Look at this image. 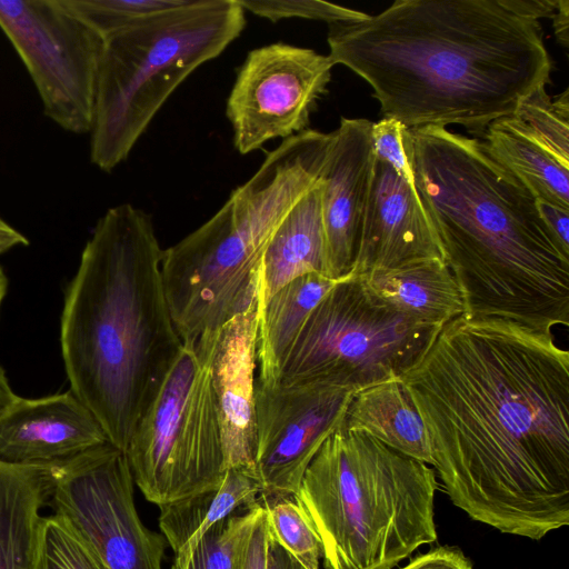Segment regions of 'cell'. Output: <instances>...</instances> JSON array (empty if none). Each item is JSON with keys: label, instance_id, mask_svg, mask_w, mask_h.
<instances>
[{"label": "cell", "instance_id": "obj_1", "mask_svg": "<svg viewBox=\"0 0 569 569\" xmlns=\"http://www.w3.org/2000/svg\"><path fill=\"white\" fill-rule=\"evenodd\" d=\"M399 379L456 507L532 540L569 525V352L552 333L460 316Z\"/></svg>", "mask_w": 569, "mask_h": 569}, {"label": "cell", "instance_id": "obj_2", "mask_svg": "<svg viewBox=\"0 0 569 569\" xmlns=\"http://www.w3.org/2000/svg\"><path fill=\"white\" fill-rule=\"evenodd\" d=\"M335 64L373 90L407 129L459 124L482 136L550 81L539 21L503 0H397L359 22L329 24Z\"/></svg>", "mask_w": 569, "mask_h": 569}, {"label": "cell", "instance_id": "obj_3", "mask_svg": "<svg viewBox=\"0 0 569 569\" xmlns=\"http://www.w3.org/2000/svg\"><path fill=\"white\" fill-rule=\"evenodd\" d=\"M422 204L465 301V316L539 332L569 326V250L535 197L478 138L445 127L403 130Z\"/></svg>", "mask_w": 569, "mask_h": 569}, {"label": "cell", "instance_id": "obj_4", "mask_svg": "<svg viewBox=\"0 0 569 569\" xmlns=\"http://www.w3.org/2000/svg\"><path fill=\"white\" fill-rule=\"evenodd\" d=\"M152 218L130 203L98 220L67 288L60 343L72 393L126 451L178 357Z\"/></svg>", "mask_w": 569, "mask_h": 569}, {"label": "cell", "instance_id": "obj_5", "mask_svg": "<svg viewBox=\"0 0 569 569\" xmlns=\"http://www.w3.org/2000/svg\"><path fill=\"white\" fill-rule=\"evenodd\" d=\"M330 141L331 132L313 129L282 140L208 221L163 250L164 292L182 343L218 331L257 301L267 243L320 179Z\"/></svg>", "mask_w": 569, "mask_h": 569}, {"label": "cell", "instance_id": "obj_6", "mask_svg": "<svg viewBox=\"0 0 569 569\" xmlns=\"http://www.w3.org/2000/svg\"><path fill=\"white\" fill-rule=\"evenodd\" d=\"M436 472L376 438L339 429L306 469L296 500L326 569H392L437 541Z\"/></svg>", "mask_w": 569, "mask_h": 569}, {"label": "cell", "instance_id": "obj_7", "mask_svg": "<svg viewBox=\"0 0 569 569\" xmlns=\"http://www.w3.org/2000/svg\"><path fill=\"white\" fill-rule=\"evenodd\" d=\"M246 26L238 0H189L103 39L90 160L123 162L184 79L217 58Z\"/></svg>", "mask_w": 569, "mask_h": 569}, {"label": "cell", "instance_id": "obj_8", "mask_svg": "<svg viewBox=\"0 0 569 569\" xmlns=\"http://www.w3.org/2000/svg\"><path fill=\"white\" fill-rule=\"evenodd\" d=\"M217 332L182 343L124 451L133 482L158 507L217 488L224 477L210 369Z\"/></svg>", "mask_w": 569, "mask_h": 569}, {"label": "cell", "instance_id": "obj_9", "mask_svg": "<svg viewBox=\"0 0 569 569\" xmlns=\"http://www.w3.org/2000/svg\"><path fill=\"white\" fill-rule=\"evenodd\" d=\"M440 329L392 309L351 273L308 316L286 358L280 382L361 390L399 379Z\"/></svg>", "mask_w": 569, "mask_h": 569}, {"label": "cell", "instance_id": "obj_10", "mask_svg": "<svg viewBox=\"0 0 569 569\" xmlns=\"http://www.w3.org/2000/svg\"><path fill=\"white\" fill-rule=\"evenodd\" d=\"M0 29L26 66L44 114L90 133L103 38L67 0H0Z\"/></svg>", "mask_w": 569, "mask_h": 569}, {"label": "cell", "instance_id": "obj_11", "mask_svg": "<svg viewBox=\"0 0 569 569\" xmlns=\"http://www.w3.org/2000/svg\"><path fill=\"white\" fill-rule=\"evenodd\" d=\"M126 452L112 443L53 467L49 503L104 569H162L166 539L141 521Z\"/></svg>", "mask_w": 569, "mask_h": 569}, {"label": "cell", "instance_id": "obj_12", "mask_svg": "<svg viewBox=\"0 0 569 569\" xmlns=\"http://www.w3.org/2000/svg\"><path fill=\"white\" fill-rule=\"evenodd\" d=\"M335 63L312 49L277 42L251 50L227 100L233 144L248 154L308 129Z\"/></svg>", "mask_w": 569, "mask_h": 569}, {"label": "cell", "instance_id": "obj_13", "mask_svg": "<svg viewBox=\"0 0 569 569\" xmlns=\"http://www.w3.org/2000/svg\"><path fill=\"white\" fill-rule=\"evenodd\" d=\"M357 389L256 380L254 476L262 495H295L323 442L345 427Z\"/></svg>", "mask_w": 569, "mask_h": 569}, {"label": "cell", "instance_id": "obj_14", "mask_svg": "<svg viewBox=\"0 0 569 569\" xmlns=\"http://www.w3.org/2000/svg\"><path fill=\"white\" fill-rule=\"evenodd\" d=\"M372 122L341 118L320 176L325 272L331 280L352 273L373 170Z\"/></svg>", "mask_w": 569, "mask_h": 569}, {"label": "cell", "instance_id": "obj_15", "mask_svg": "<svg viewBox=\"0 0 569 569\" xmlns=\"http://www.w3.org/2000/svg\"><path fill=\"white\" fill-rule=\"evenodd\" d=\"M431 259L446 262L415 182L375 157L352 273L365 274Z\"/></svg>", "mask_w": 569, "mask_h": 569}, {"label": "cell", "instance_id": "obj_16", "mask_svg": "<svg viewBox=\"0 0 569 569\" xmlns=\"http://www.w3.org/2000/svg\"><path fill=\"white\" fill-rule=\"evenodd\" d=\"M257 335L258 299L218 330L210 352L226 470L240 468L253 475Z\"/></svg>", "mask_w": 569, "mask_h": 569}, {"label": "cell", "instance_id": "obj_17", "mask_svg": "<svg viewBox=\"0 0 569 569\" xmlns=\"http://www.w3.org/2000/svg\"><path fill=\"white\" fill-rule=\"evenodd\" d=\"M107 442L97 418L71 390L18 396L0 417V460L8 463L60 465Z\"/></svg>", "mask_w": 569, "mask_h": 569}, {"label": "cell", "instance_id": "obj_18", "mask_svg": "<svg viewBox=\"0 0 569 569\" xmlns=\"http://www.w3.org/2000/svg\"><path fill=\"white\" fill-rule=\"evenodd\" d=\"M358 276L373 297L427 326L442 328L465 316L460 287L442 260H422Z\"/></svg>", "mask_w": 569, "mask_h": 569}, {"label": "cell", "instance_id": "obj_19", "mask_svg": "<svg viewBox=\"0 0 569 569\" xmlns=\"http://www.w3.org/2000/svg\"><path fill=\"white\" fill-rule=\"evenodd\" d=\"M320 179L291 208L272 233L258 271V305L292 280L325 272Z\"/></svg>", "mask_w": 569, "mask_h": 569}, {"label": "cell", "instance_id": "obj_20", "mask_svg": "<svg viewBox=\"0 0 569 569\" xmlns=\"http://www.w3.org/2000/svg\"><path fill=\"white\" fill-rule=\"evenodd\" d=\"M54 466L0 460V569H29Z\"/></svg>", "mask_w": 569, "mask_h": 569}, {"label": "cell", "instance_id": "obj_21", "mask_svg": "<svg viewBox=\"0 0 569 569\" xmlns=\"http://www.w3.org/2000/svg\"><path fill=\"white\" fill-rule=\"evenodd\" d=\"M260 495L253 473L230 468L217 488L160 506L159 527L174 553L173 565H183L213 525L253 506Z\"/></svg>", "mask_w": 569, "mask_h": 569}, {"label": "cell", "instance_id": "obj_22", "mask_svg": "<svg viewBox=\"0 0 569 569\" xmlns=\"http://www.w3.org/2000/svg\"><path fill=\"white\" fill-rule=\"evenodd\" d=\"M320 273L301 276L258 305L256 359L262 385L280 382L286 358L310 312L338 282Z\"/></svg>", "mask_w": 569, "mask_h": 569}, {"label": "cell", "instance_id": "obj_23", "mask_svg": "<svg viewBox=\"0 0 569 569\" xmlns=\"http://www.w3.org/2000/svg\"><path fill=\"white\" fill-rule=\"evenodd\" d=\"M343 428L367 433L405 456L432 466L426 428L400 379L358 390Z\"/></svg>", "mask_w": 569, "mask_h": 569}, {"label": "cell", "instance_id": "obj_24", "mask_svg": "<svg viewBox=\"0 0 569 569\" xmlns=\"http://www.w3.org/2000/svg\"><path fill=\"white\" fill-rule=\"evenodd\" d=\"M481 138L489 154L536 200L569 210V169L559 163L518 118L496 120Z\"/></svg>", "mask_w": 569, "mask_h": 569}, {"label": "cell", "instance_id": "obj_25", "mask_svg": "<svg viewBox=\"0 0 569 569\" xmlns=\"http://www.w3.org/2000/svg\"><path fill=\"white\" fill-rule=\"evenodd\" d=\"M262 510L259 501L213 525L200 539L188 560L171 569H243L253 526Z\"/></svg>", "mask_w": 569, "mask_h": 569}, {"label": "cell", "instance_id": "obj_26", "mask_svg": "<svg viewBox=\"0 0 569 569\" xmlns=\"http://www.w3.org/2000/svg\"><path fill=\"white\" fill-rule=\"evenodd\" d=\"M269 535L305 569H319L322 546L295 495H260Z\"/></svg>", "mask_w": 569, "mask_h": 569}, {"label": "cell", "instance_id": "obj_27", "mask_svg": "<svg viewBox=\"0 0 569 569\" xmlns=\"http://www.w3.org/2000/svg\"><path fill=\"white\" fill-rule=\"evenodd\" d=\"M545 87L539 86L525 96L512 116L559 163L569 169V90L551 99Z\"/></svg>", "mask_w": 569, "mask_h": 569}, {"label": "cell", "instance_id": "obj_28", "mask_svg": "<svg viewBox=\"0 0 569 569\" xmlns=\"http://www.w3.org/2000/svg\"><path fill=\"white\" fill-rule=\"evenodd\" d=\"M29 569H104L84 540L56 513L42 517Z\"/></svg>", "mask_w": 569, "mask_h": 569}, {"label": "cell", "instance_id": "obj_29", "mask_svg": "<svg viewBox=\"0 0 569 569\" xmlns=\"http://www.w3.org/2000/svg\"><path fill=\"white\" fill-rule=\"evenodd\" d=\"M103 39L156 14L180 8L189 0H67Z\"/></svg>", "mask_w": 569, "mask_h": 569}, {"label": "cell", "instance_id": "obj_30", "mask_svg": "<svg viewBox=\"0 0 569 569\" xmlns=\"http://www.w3.org/2000/svg\"><path fill=\"white\" fill-rule=\"evenodd\" d=\"M244 11L270 21L289 18L326 21L328 24L359 22L369 14L319 0H238Z\"/></svg>", "mask_w": 569, "mask_h": 569}, {"label": "cell", "instance_id": "obj_31", "mask_svg": "<svg viewBox=\"0 0 569 569\" xmlns=\"http://www.w3.org/2000/svg\"><path fill=\"white\" fill-rule=\"evenodd\" d=\"M405 129V126L391 118H382L378 122H372L373 152L375 157L390 164L399 176L415 182L403 143Z\"/></svg>", "mask_w": 569, "mask_h": 569}, {"label": "cell", "instance_id": "obj_32", "mask_svg": "<svg viewBox=\"0 0 569 569\" xmlns=\"http://www.w3.org/2000/svg\"><path fill=\"white\" fill-rule=\"evenodd\" d=\"M400 569H473V566L460 548L439 546L416 556Z\"/></svg>", "mask_w": 569, "mask_h": 569}, {"label": "cell", "instance_id": "obj_33", "mask_svg": "<svg viewBox=\"0 0 569 569\" xmlns=\"http://www.w3.org/2000/svg\"><path fill=\"white\" fill-rule=\"evenodd\" d=\"M268 537L267 512L262 506L249 538L243 569H266Z\"/></svg>", "mask_w": 569, "mask_h": 569}, {"label": "cell", "instance_id": "obj_34", "mask_svg": "<svg viewBox=\"0 0 569 569\" xmlns=\"http://www.w3.org/2000/svg\"><path fill=\"white\" fill-rule=\"evenodd\" d=\"M536 202L548 227L561 244L569 250V210L539 200Z\"/></svg>", "mask_w": 569, "mask_h": 569}, {"label": "cell", "instance_id": "obj_35", "mask_svg": "<svg viewBox=\"0 0 569 569\" xmlns=\"http://www.w3.org/2000/svg\"><path fill=\"white\" fill-rule=\"evenodd\" d=\"M557 0H503L505 4L513 12L537 20L551 18Z\"/></svg>", "mask_w": 569, "mask_h": 569}, {"label": "cell", "instance_id": "obj_36", "mask_svg": "<svg viewBox=\"0 0 569 569\" xmlns=\"http://www.w3.org/2000/svg\"><path fill=\"white\" fill-rule=\"evenodd\" d=\"M266 569H305L270 535L267 543Z\"/></svg>", "mask_w": 569, "mask_h": 569}, {"label": "cell", "instance_id": "obj_37", "mask_svg": "<svg viewBox=\"0 0 569 569\" xmlns=\"http://www.w3.org/2000/svg\"><path fill=\"white\" fill-rule=\"evenodd\" d=\"M552 20L557 41L565 48L569 44V0H557Z\"/></svg>", "mask_w": 569, "mask_h": 569}, {"label": "cell", "instance_id": "obj_38", "mask_svg": "<svg viewBox=\"0 0 569 569\" xmlns=\"http://www.w3.org/2000/svg\"><path fill=\"white\" fill-rule=\"evenodd\" d=\"M28 243V239L20 231L0 217V254Z\"/></svg>", "mask_w": 569, "mask_h": 569}, {"label": "cell", "instance_id": "obj_39", "mask_svg": "<svg viewBox=\"0 0 569 569\" xmlns=\"http://www.w3.org/2000/svg\"><path fill=\"white\" fill-rule=\"evenodd\" d=\"M18 396L12 391L3 369L0 367V417L13 403Z\"/></svg>", "mask_w": 569, "mask_h": 569}, {"label": "cell", "instance_id": "obj_40", "mask_svg": "<svg viewBox=\"0 0 569 569\" xmlns=\"http://www.w3.org/2000/svg\"><path fill=\"white\" fill-rule=\"evenodd\" d=\"M7 287H8V279H7L2 268L0 267V306L3 300L4 295L7 292Z\"/></svg>", "mask_w": 569, "mask_h": 569}]
</instances>
